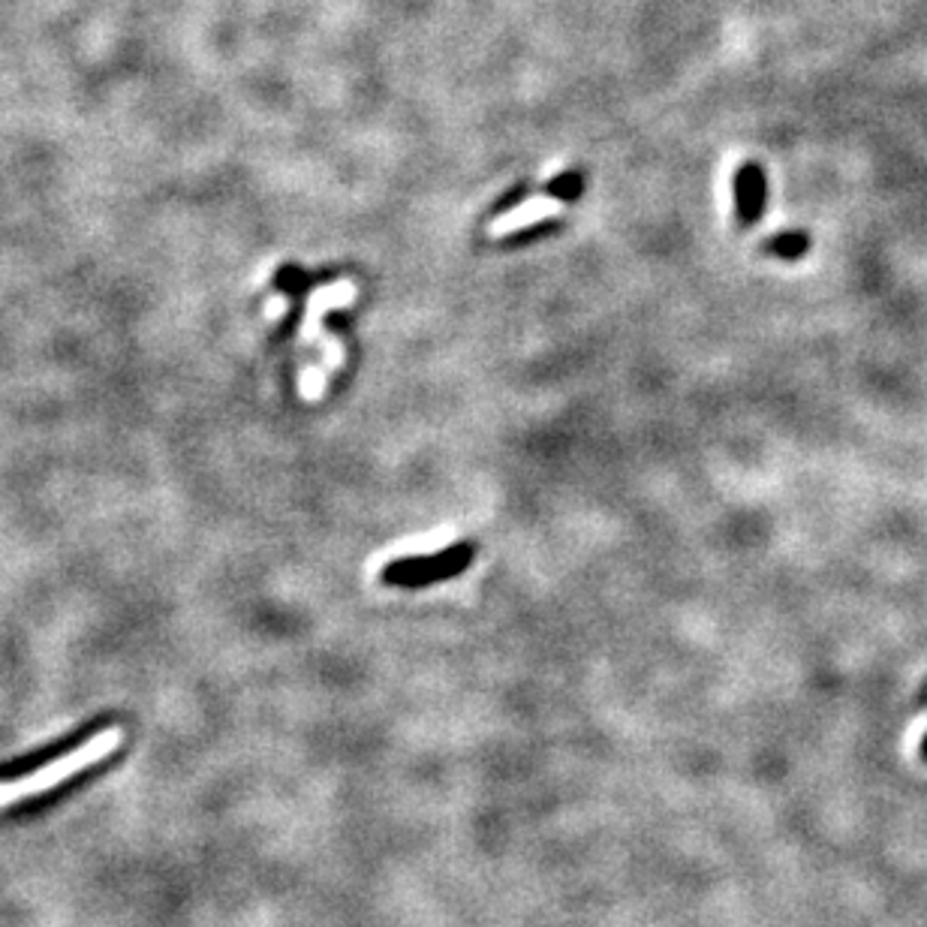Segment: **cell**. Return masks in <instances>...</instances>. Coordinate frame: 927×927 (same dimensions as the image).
I'll use <instances>...</instances> for the list:
<instances>
[{
  "mask_svg": "<svg viewBox=\"0 0 927 927\" xmlns=\"http://www.w3.org/2000/svg\"><path fill=\"white\" fill-rule=\"evenodd\" d=\"M121 744H124V729H121V726H105V729H100L97 735H91L85 744L70 750L64 756L52 759V762H46L42 768L0 784V810L15 807V804H22L27 798H37L42 796V792L54 789V786L66 784L70 777H76L82 771L105 762Z\"/></svg>",
  "mask_w": 927,
  "mask_h": 927,
  "instance_id": "1",
  "label": "cell"
},
{
  "mask_svg": "<svg viewBox=\"0 0 927 927\" xmlns=\"http://www.w3.org/2000/svg\"><path fill=\"white\" fill-rule=\"evenodd\" d=\"M558 229H561V223L546 221V223H539V226H530V229H522V233H512V236L503 238V245H527V241H534V238H546L551 236V233H558Z\"/></svg>",
  "mask_w": 927,
  "mask_h": 927,
  "instance_id": "6",
  "label": "cell"
},
{
  "mask_svg": "<svg viewBox=\"0 0 927 927\" xmlns=\"http://www.w3.org/2000/svg\"><path fill=\"white\" fill-rule=\"evenodd\" d=\"M473 558H476V549L471 542H455L443 551H434V554H413V558H401V561H392L379 578L392 588H428L434 581H446V578H455V575L467 573L473 566Z\"/></svg>",
  "mask_w": 927,
  "mask_h": 927,
  "instance_id": "2",
  "label": "cell"
},
{
  "mask_svg": "<svg viewBox=\"0 0 927 927\" xmlns=\"http://www.w3.org/2000/svg\"><path fill=\"white\" fill-rule=\"evenodd\" d=\"M768 199V181L759 163H744L735 172V214L741 226H753L765 211Z\"/></svg>",
  "mask_w": 927,
  "mask_h": 927,
  "instance_id": "3",
  "label": "cell"
},
{
  "mask_svg": "<svg viewBox=\"0 0 927 927\" xmlns=\"http://www.w3.org/2000/svg\"><path fill=\"white\" fill-rule=\"evenodd\" d=\"M810 238L804 233H784V236H774L765 241V250L780 256V260H801L807 253Z\"/></svg>",
  "mask_w": 927,
  "mask_h": 927,
  "instance_id": "5",
  "label": "cell"
},
{
  "mask_svg": "<svg viewBox=\"0 0 927 927\" xmlns=\"http://www.w3.org/2000/svg\"><path fill=\"white\" fill-rule=\"evenodd\" d=\"M542 193L561 199V202H578V197L585 193V175L575 170L561 172V175H554V178L542 187Z\"/></svg>",
  "mask_w": 927,
  "mask_h": 927,
  "instance_id": "4",
  "label": "cell"
}]
</instances>
